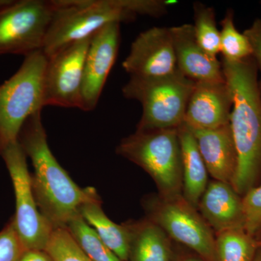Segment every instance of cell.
Listing matches in <instances>:
<instances>
[{
	"label": "cell",
	"mask_w": 261,
	"mask_h": 261,
	"mask_svg": "<svg viewBox=\"0 0 261 261\" xmlns=\"http://www.w3.org/2000/svg\"><path fill=\"white\" fill-rule=\"evenodd\" d=\"M54 12V0H13L0 10V56L42 50Z\"/></svg>",
	"instance_id": "cell-8"
},
{
	"label": "cell",
	"mask_w": 261,
	"mask_h": 261,
	"mask_svg": "<svg viewBox=\"0 0 261 261\" xmlns=\"http://www.w3.org/2000/svg\"><path fill=\"white\" fill-rule=\"evenodd\" d=\"M54 3L53 21L42 49L47 58L108 24L133 21L138 15L162 16L171 4L163 0H54Z\"/></svg>",
	"instance_id": "cell-3"
},
{
	"label": "cell",
	"mask_w": 261,
	"mask_h": 261,
	"mask_svg": "<svg viewBox=\"0 0 261 261\" xmlns=\"http://www.w3.org/2000/svg\"><path fill=\"white\" fill-rule=\"evenodd\" d=\"M181 150L182 196L197 209L201 197L208 185V172L191 130L183 123L178 128Z\"/></svg>",
	"instance_id": "cell-17"
},
{
	"label": "cell",
	"mask_w": 261,
	"mask_h": 261,
	"mask_svg": "<svg viewBox=\"0 0 261 261\" xmlns=\"http://www.w3.org/2000/svg\"><path fill=\"white\" fill-rule=\"evenodd\" d=\"M220 53L224 61L238 62L252 56L248 39L243 33L239 32L233 21L232 10H228L221 23Z\"/></svg>",
	"instance_id": "cell-22"
},
{
	"label": "cell",
	"mask_w": 261,
	"mask_h": 261,
	"mask_svg": "<svg viewBox=\"0 0 261 261\" xmlns=\"http://www.w3.org/2000/svg\"><path fill=\"white\" fill-rule=\"evenodd\" d=\"M44 251L53 261H92L65 228L53 230Z\"/></svg>",
	"instance_id": "cell-24"
},
{
	"label": "cell",
	"mask_w": 261,
	"mask_h": 261,
	"mask_svg": "<svg viewBox=\"0 0 261 261\" xmlns=\"http://www.w3.org/2000/svg\"><path fill=\"white\" fill-rule=\"evenodd\" d=\"M91 37L71 43L47 58L44 80L45 106L82 108L84 61Z\"/></svg>",
	"instance_id": "cell-10"
},
{
	"label": "cell",
	"mask_w": 261,
	"mask_h": 261,
	"mask_svg": "<svg viewBox=\"0 0 261 261\" xmlns=\"http://www.w3.org/2000/svg\"><path fill=\"white\" fill-rule=\"evenodd\" d=\"M130 76L159 77L177 70L170 28L153 27L141 33L122 63Z\"/></svg>",
	"instance_id": "cell-12"
},
{
	"label": "cell",
	"mask_w": 261,
	"mask_h": 261,
	"mask_svg": "<svg viewBox=\"0 0 261 261\" xmlns=\"http://www.w3.org/2000/svg\"><path fill=\"white\" fill-rule=\"evenodd\" d=\"M216 235L217 261L254 260L259 246L244 228L225 230Z\"/></svg>",
	"instance_id": "cell-20"
},
{
	"label": "cell",
	"mask_w": 261,
	"mask_h": 261,
	"mask_svg": "<svg viewBox=\"0 0 261 261\" xmlns=\"http://www.w3.org/2000/svg\"><path fill=\"white\" fill-rule=\"evenodd\" d=\"M128 261H172L169 237L148 219L129 224Z\"/></svg>",
	"instance_id": "cell-19"
},
{
	"label": "cell",
	"mask_w": 261,
	"mask_h": 261,
	"mask_svg": "<svg viewBox=\"0 0 261 261\" xmlns=\"http://www.w3.org/2000/svg\"><path fill=\"white\" fill-rule=\"evenodd\" d=\"M80 214L110 250L122 261H128L132 238L129 224L119 225L111 221L102 210L98 195L82 205Z\"/></svg>",
	"instance_id": "cell-18"
},
{
	"label": "cell",
	"mask_w": 261,
	"mask_h": 261,
	"mask_svg": "<svg viewBox=\"0 0 261 261\" xmlns=\"http://www.w3.org/2000/svg\"><path fill=\"white\" fill-rule=\"evenodd\" d=\"M195 83L178 68L163 76H130L122 93L142 105V115L137 130L178 128L183 124Z\"/></svg>",
	"instance_id": "cell-4"
},
{
	"label": "cell",
	"mask_w": 261,
	"mask_h": 261,
	"mask_svg": "<svg viewBox=\"0 0 261 261\" xmlns=\"http://www.w3.org/2000/svg\"><path fill=\"white\" fill-rule=\"evenodd\" d=\"M18 142L34 167L32 188L39 211L53 229L66 227L97 192L92 187H79L58 162L48 145L42 111L25 121Z\"/></svg>",
	"instance_id": "cell-1"
},
{
	"label": "cell",
	"mask_w": 261,
	"mask_h": 261,
	"mask_svg": "<svg viewBox=\"0 0 261 261\" xmlns=\"http://www.w3.org/2000/svg\"><path fill=\"white\" fill-rule=\"evenodd\" d=\"M255 240H256L257 245H258L259 247H261V228L259 230L258 232L256 233V234L254 236Z\"/></svg>",
	"instance_id": "cell-29"
},
{
	"label": "cell",
	"mask_w": 261,
	"mask_h": 261,
	"mask_svg": "<svg viewBox=\"0 0 261 261\" xmlns=\"http://www.w3.org/2000/svg\"><path fill=\"white\" fill-rule=\"evenodd\" d=\"M259 87H260V97H261V80L259 81Z\"/></svg>",
	"instance_id": "cell-33"
},
{
	"label": "cell",
	"mask_w": 261,
	"mask_h": 261,
	"mask_svg": "<svg viewBox=\"0 0 261 261\" xmlns=\"http://www.w3.org/2000/svg\"><path fill=\"white\" fill-rule=\"evenodd\" d=\"M189 128L195 137L209 174L214 180L231 185L238 159L230 123L212 129Z\"/></svg>",
	"instance_id": "cell-15"
},
{
	"label": "cell",
	"mask_w": 261,
	"mask_h": 261,
	"mask_svg": "<svg viewBox=\"0 0 261 261\" xmlns=\"http://www.w3.org/2000/svg\"><path fill=\"white\" fill-rule=\"evenodd\" d=\"M20 261H53L44 250H29L24 252Z\"/></svg>",
	"instance_id": "cell-28"
},
{
	"label": "cell",
	"mask_w": 261,
	"mask_h": 261,
	"mask_svg": "<svg viewBox=\"0 0 261 261\" xmlns=\"http://www.w3.org/2000/svg\"><path fill=\"white\" fill-rule=\"evenodd\" d=\"M120 25V23L108 24L91 37L84 65L82 111H92L97 107L118 56Z\"/></svg>",
	"instance_id": "cell-11"
},
{
	"label": "cell",
	"mask_w": 261,
	"mask_h": 261,
	"mask_svg": "<svg viewBox=\"0 0 261 261\" xmlns=\"http://www.w3.org/2000/svg\"><path fill=\"white\" fill-rule=\"evenodd\" d=\"M47 57L43 50L25 56L16 72L0 85V154L18 142L25 121L42 111Z\"/></svg>",
	"instance_id": "cell-6"
},
{
	"label": "cell",
	"mask_w": 261,
	"mask_h": 261,
	"mask_svg": "<svg viewBox=\"0 0 261 261\" xmlns=\"http://www.w3.org/2000/svg\"><path fill=\"white\" fill-rule=\"evenodd\" d=\"M13 183L15 197V228L25 250H45L53 226L42 214L33 192L27 156L18 141L2 152Z\"/></svg>",
	"instance_id": "cell-9"
},
{
	"label": "cell",
	"mask_w": 261,
	"mask_h": 261,
	"mask_svg": "<svg viewBox=\"0 0 261 261\" xmlns=\"http://www.w3.org/2000/svg\"><path fill=\"white\" fill-rule=\"evenodd\" d=\"M65 228L91 260L122 261L110 250L94 228L84 221L80 214L70 220Z\"/></svg>",
	"instance_id": "cell-21"
},
{
	"label": "cell",
	"mask_w": 261,
	"mask_h": 261,
	"mask_svg": "<svg viewBox=\"0 0 261 261\" xmlns=\"http://www.w3.org/2000/svg\"><path fill=\"white\" fill-rule=\"evenodd\" d=\"M232 96L226 80L197 82L187 105L184 123L190 128L212 129L230 123Z\"/></svg>",
	"instance_id": "cell-13"
},
{
	"label": "cell",
	"mask_w": 261,
	"mask_h": 261,
	"mask_svg": "<svg viewBox=\"0 0 261 261\" xmlns=\"http://www.w3.org/2000/svg\"><path fill=\"white\" fill-rule=\"evenodd\" d=\"M243 206L244 229L254 237L261 228V185L253 187L243 196Z\"/></svg>",
	"instance_id": "cell-25"
},
{
	"label": "cell",
	"mask_w": 261,
	"mask_h": 261,
	"mask_svg": "<svg viewBox=\"0 0 261 261\" xmlns=\"http://www.w3.org/2000/svg\"><path fill=\"white\" fill-rule=\"evenodd\" d=\"M116 152L145 170L154 180L161 197L171 198L182 195L181 150L178 128L136 130L121 140Z\"/></svg>",
	"instance_id": "cell-5"
},
{
	"label": "cell",
	"mask_w": 261,
	"mask_h": 261,
	"mask_svg": "<svg viewBox=\"0 0 261 261\" xmlns=\"http://www.w3.org/2000/svg\"><path fill=\"white\" fill-rule=\"evenodd\" d=\"M243 34L250 42L252 58L256 62L258 70L261 73V18L256 19Z\"/></svg>",
	"instance_id": "cell-27"
},
{
	"label": "cell",
	"mask_w": 261,
	"mask_h": 261,
	"mask_svg": "<svg viewBox=\"0 0 261 261\" xmlns=\"http://www.w3.org/2000/svg\"><path fill=\"white\" fill-rule=\"evenodd\" d=\"M194 12L196 39L206 53L216 57L220 53V31L216 25L215 10L211 7L196 3Z\"/></svg>",
	"instance_id": "cell-23"
},
{
	"label": "cell",
	"mask_w": 261,
	"mask_h": 261,
	"mask_svg": "<svg viewBox=\"0 0 261 261\" xmlns=\"http://www.w3.org/2000/svg\"><path fill=\"white\" fill-rule=\"evenodd\" d=\"M13 0H0V10L11 3Z\"/></svg>",
	"instance_id": "cell-30"
},
{
	"label": "cell",
	"mask_w": 261,
	"mask_h": 261,
	"mask_svg": "<svg viewBox=\"0 0 261 261\" xmlns=\"http://www.w3.org/2000/svg\"><path fill=\"white\" fill-rule=\"evenodd\" d=\"M144 202L147 219L170 238L191 249L204 261H217L214 231L183 196L171 198L154 196Z\"/></svg>",
	"instance_id": "cell-7"
},
{
	"label": "cell",
	"mask_w": 261,
	"mask_h": 261,
	"mask_svg": "<svg viewBox=\"0 0 261 261\" xmlns=\"http://www.w3.org/2000/svg\"><path fill=\"white\" fill-rule=\"evenodd\" d=\"M197 207L216 233L225 230L244 228L243 197L230 184L217 180L209 182Z\"/></svg>",
	"instance_id": "cell-16"
},
{
	"label": "cell",
	"mask_w": 261,
	"mask_h": 261,
	"mask_svg": "<svg viewBox=\"0 0 261 261\" xmlns=\"http://www.w3.org/2000/svg\"><path fill=\"white\" fill-rule=\"evenodd\" d=\"M177 68L187 78L197 82L225 81L222 63L206 53L196 39L192 24L170 28Z\"/></svg>",
	"instance_id": "cell-14"
},
{
	"label": "cell",
	"mask_w": 261,
	"mask_h": 261,
	"mask_svg": "<svg viewBox=\"0 0 261 261\" xmlns=\"http://www.w3.org/2000/svg\"><path fill=\"white\" fill-rule=\"evenodd\" d=\"M223 72L231 96L230 126L238 152L231 185L244 195L261 185V97L258 68L252 56L243 61L223 60Z\"/></svg>",
	"instance_id": "cell-2"
},
{
	"label": "cell",
	"mask_w": 261,
	"mask_h": 261,
	"mask_svg": "<svg viewBox=\"0 0 261 261\" xmlns=\"http://www.w3.org/2000/svg\"><path fill=\"white\" fill-rule=\"evenodd\" d=\"M181 261H204L202 259L196 258V257H186Z\"/></svg>",
	"instance_id": "cell-32"
},
{
	"label": "cell",
	"mask_w": 261,
	"mask_h": 261,
	"mask_svg": "<svg viewBox=\"0 0 261 261\" xmlns=\"http://www.w3.org/2000/svg\"><path fill=\"white\" fill-rule=\"evenodd\" d=\"M25 251L12 218L0 231V261H20Z\"/></svg>",
	"instance_id": "cell-26"
},
{
	"label": "cell",
	"mask_w": 261,
	"mask_h": 261,
	"mask_svg": "<svg viewBox=\"0 0 261 261\" xmlns=\"http://www.w3.org/2000/svg\"><path fill=\"white\" fill-rule=\"evenodd\" d=\"M253 261H261V247H259Z\"/></svg>",
	"instance_id": "cell-31"
}]
</instances>
